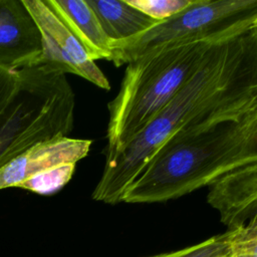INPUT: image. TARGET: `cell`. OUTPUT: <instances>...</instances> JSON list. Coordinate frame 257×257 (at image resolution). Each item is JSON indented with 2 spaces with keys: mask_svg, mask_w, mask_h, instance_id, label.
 <instances>
[{
  "mask_svg": "<svg viewBox=\"0 0 257 257\" xmlns=\"http://www.w3.org/2000/svg\"><path fill=\"white\" fill-rule=\"evenodd\" d=\"M90 140L56 137L39 142L0 169V190L32 187L50 171L67 164H77L91 147Z\"/></svg>",
  "mask_w": 257,
  "mask_h": 257,
  "instance_id": "cell-7",
  "label": "cell"
},
{
  "mask_svg": "<svg viewBox=\"0 0 257 257\" xmlns=\"http://www.w3.org/2000/svg\"><path fill=\"white\" fill-rule=\"evenodd\" d=\"M42 51V34L24 1L0 0V68L36 66Z\"/></svg>",
  "mask_w": 257,
  "mask_h": 257,
  "instance_id": "cell-8",
  "label": "cell"
},
{
  "mask_svg": "<svg viewBox=\"0 0 257 257\" xmlns=\"http://www.w3.org/2000/svg\"><path fill=\"white\" fill-rule=\"evenodd\" d=\"M257 27V0H193L183 11L123 41L110 43V61L128 64L158 47L221 41Z\"/></svg>",
  "mask_w": 257,
  "mask_h": 257,
  "instance_id": "cell-5",
  "label": "cell"
},
{
  "mask_svg": "<svg viewBox=\"0 0 257 257\" xmlns=\"http://www.w3.org/2000/svg\"><path fill=\"white\" fill-rule=\"evenodd\" d=\"M151 18L163 22L186 9L193 0H126Z\"/></svg>",
  "mask_w": 257,
  "mask_h": 257,
  "instance_id": "cell-13",
  "label": "cell"
},
{
  "mask_svg": "<svg viewBox=\"0 0 257 257\" xmlns=\"http://www.w3.org/2000/svg\"><path fill=\"white\" fill-rule=\"evenodd\" d=\"M19 83L17 72L7 71L0 68V117L12 100Z\"/></svg>",
  "mask_w": 257,
  "mask_h": 257,
  "instance_id": "cell-14",
  "label": "cell"
},
{
  "mask_svg": "<svg viewBox=\"0 0 257 257\" xmlns=\"http://www.w3.org/2000/svg\"><path fill=\"white\" fill-rule=\"evenodd\" d=\"M257 100V27L212 46L198 70L145 130L105 160L92 199L121 203L127 187L174 134L212 114Z\"/></svg>",
  "mask_w": 257,
  "mask_h": 257,
  "instance_id": "cell-1",
  "label": "cell"
},
{
  "mask_svg": "<svg viewBox=\"0 0 257 257\" xmlns=\"http://www.w3.org/2000/svg\"><path fill=\"white\" fill-rule=\"evenodd\" d=\"M218 257H231V254H230V251L228 252V253H226V254H223V255H221V256H218Z\"/></svg>",
  "mask_w": 257,
  "mask_h": 257,
  "instance_id": "cell-15",
  "label": "cell"
},
{
  "mask_svg": "<svg viewBox=\"0 0 257 257\" xmlns=\"http://www.w3.org/2000/svg\"><path fill=\"white\" fill-rule=\"evenodd\" d=\"M207 202L227 230L257 218V162L232 171L208 187Z\"/></svg>",
  "mask_w": 257,
  "mask_h": 257,
  "instance_id": "cell-9",
  "label": "cell"
},
{
  "mask_svg": "<svg viewBox=\"0 0 257 257\" xmlns=\"http://www.w3.org/2000/svg\"><path fill=\"white\" fill-rule=\"evenodd\" d=\"M96 14L110 43L123 41L160 22L144 14L126 0H86Z\"/></svg>",
  "mask_w": 257,
  "mask_h": 257,
  "instance_id": "cell-11",
  "label": "cell"
},
{
  "mask_svg": "<svg viewBox=\"0 0 257 257\" xmlns=\"http://www.w3.org/2000/svg\"><path fill=\"white\" fill-rule=\"evenodd\" d=\"M42 34L43 51L38 65H46L63 73L76 74L97 87L109 90L106 76L89 58L49 0H23Z\"/></svg>",
  "mask_w": 257,
  "mask_h": 257,
  "instance_id": "cell-6",
  "label": "cell"
},
{
  "mask_svg": "<svg viewBox=\"0 0 257 257\" xmlns=\"http://www.w3.org/2000/svg\"><path fill=\"white\" fill-rule=\"evenodd\" d=\"M257 162V100L187 125L155 153L121 202L152 204L209 187Z\"/></svg>",
  "mask_w": 257,
  "mask_h": 257,
  "instance_id": "cell-2",
  "label": "cell"
},
{
  "mask_svg": "<svg viewBox=\"0 0 257 257\" xmlns=\"http://www.w3.org/2000/svg\"><path fill=\"white\" fill-rule=\"evenodd\" d=\"M49 2L90 59L110 61V41L86 0H49Z\"/></svg>",
  "mask_w": 257,
  "mask_h": 257,
  "instance_id": "cell-10",
  "label": "cell"
},
{
  "mask_svg": "<svg viewBox=\"0 0 257 257\" xmlns=\"http://www.w3.org/2000/svg\"><path fill=\"white\" fill-rule=\"evenodd\" d=\"M218 42L201 40L162 46L126 64L119 91L108 103L105 160L121 152L145 130Z\"/></svg>",
  "mask_w": 257,
  "mask_h": 257,
  "instance_id": "cell-3",
  "label": "cell"
},
{
  "mask_svg": "<svg viewBox=\"0 0 257 257\" xmlns=\"http://www.w3.org/2000/svg\"><path fill=\"white\" fill-rule=\"evenodd\" d=\"M18 76V88L0 117V169L33 145L73 130L75 97L65 73L36 65Z\"/></svg>",
  "mask_w": 257,
  "mask_h": 257,
  "instance_id": "cell-4",
  "label": "cell"
},
{
  "mask_svg": "<svg viewBox=\"0 0 257 257\" xmlns=\"http://www.w3.org/2000/svg\"><path fill=\"white\" fill-rule=\"evenodd\" d=\"M234 230H226L222 234L212 236L197 244L146 257H218L230 251Z\"/></svg>",
  "mask_w": 257,
  "mask_h": 257,
  "instance_id": "cell-12",
  "label": "cell"
}]
</instances>
